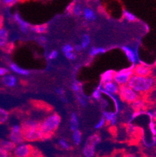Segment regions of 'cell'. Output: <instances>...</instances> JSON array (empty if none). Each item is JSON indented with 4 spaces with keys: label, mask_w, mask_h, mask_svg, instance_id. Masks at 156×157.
<instances>
[{
    "label": "cell",
    "mask_w": 156,
    "mask_h": 157,
    "mask_svg": "<svg viewBox=\"0 0 156 157\" xmlns=\"http://www.w3.org/2000/svg\"><path fill=\"white\" fill-rule=\"evenodd\" d=\"M127 85L138 95H145L154 89L156 85V79L152 75L149 77H141L134 74L129 80Z\"/></svg>",
    "instance_id": "obj_1"
},
{
    "label": "cell",
    "mask_w": 156,
    "mask_h": 157,
    "mask_svg": "<svg viewBox=\"0 0 156 157\" xmlns=\"http://www.w3.org/2000/svg\"><path fill=\"white\" fill-rule=\"evenodd\" d=\"M61 122V117L56 113L50 114L40 122L41 141L49 139L59 128Z\"/></svg>",
    "instance_id": "obj_2"
},
{
    "label": "cell",
    "mask_w": 156,
    "mask_h": 157,
    "mask_svg": "<svg viewBox=\"0 0 156 157\" xmlns=\"http://www.w3.org/2000/svg\"><path fill=\"white\" fill-rule=\"evenodd\" d=\"M21 130L26 142L41 141L40 122L34 119H28L21 124Z\"/></svg>",
    "instance_id": "obj_3"
},
{
    "label": "cell",
    "mask_w": 156,
    "mask_h": 157,
    "mask_svg": "<svg viewBox=\"0 0 156 157\" xmlns=\"http://www.w3.org/2000/svg\"><path fill=\"white\" fill-rule=\"evenodd\" d=\"M101 137L98 134L91 135L88 139L83 148V155L84 157H94L95 155V147L101 142Z\"/></svg>",
    "instance_id": "obj_4"
},
{
    "label": "cell",
    "mask_w": 156,
    "mask_h": 157,
    "mask_svg": "<svg viewBox=\"0 0 156 157\" xmlns=\"http://www.w3.org/2000/svg\"><path fill=\"white\" fill-rule=\"evenodd\" d=\"M135 66H131V67L123 69L121 71L116 72L114 74L113 81L119 86L127 85L129 80L134 75V68Z\"/></svg>",
    "instance_id": "obj_5"
},
{
    "label": "cell",
    "mask_w": 156,
    "mask_h": 157,
    "mask_svg": "<svg viewBox=\"0 0 156 157\" xmlns=\"http://www.w3.org/2000/svg\"><path fill=\"white\" fill-rule=\"evenodd\" d=\"M119 95L120 98L122 99L124 102H127L129 104H131L136 101L141 95H138L136 92L128 85H122L119 87Z\"/></svg>",
    "instance_id": "obj_6"
},
{
    "label": "cell",
    "mask_w": 156,
    "mask_h": 157,
    "mask_svg": "<svg viewBox=\"0 0 156 157\" xmlns=\"http://www.w3.org/2000/svg\"><path fill=\"white\" fill-rule=\"evenodd\" d=\"M34 151V148L28 144H21L16 146L13 150V157H31Z\"/></svg>",
    "instance_id": "obj_7"
},
{
    "label": "cell",
    "mask_w": 156,
    "mask_h": 157,
    "mask_svg": "<svg viewBox=\"0 0 156 157\" xmlns=\"http://www.w3.org/2000/svg\"><path fill=\"white\" fill-rule=\"evenodd\" d=\"M10 140L13 142L16 145H19L23 144L25 140L22 134L21 127L18 124H14L10 128Z\"/></svg>",
    "instance_id": "obj_8"
},
{
    "label": "cell",
    "mask_w": 156,
    "mask_h": 157,
    "mask_svg": "<svg viewBox=\"0 0 156 157\" xmlns=\"http://www.w3.org/2000/svg\"><path fill=\"white\" fill-rule=\"evenodd\" d=\"M134 74L141 77H149L152 75V67L148 64L141 63L136 64L134 68Z\"/></svg>",
    "instance_id": "obj_9"
},
{
    "label": "cell",
    "mask_w": 156,
    "mask_h": 157,
    "mask_svg": "<svg viewBox=\"0 0 156 157\" xmlns=\"http://www.w3.org/2000/svg\"><path fill=\"white\" fill-rule=\"evenodd\" d=\"M122 50L124 51V54L126 55L127 58L128 59L129 62L131 63L133 66H135L136 63H137V51H134L133 50L132 48L131 47L129 46H124L122 47Z\"/></svg>",
    "instance_id": "obj_10"
},
{
    "label": "cell",
    "mask_w": 156,
    "mask_h": 157,
    "mask_svg": "<svg viewBox=\"0 0 156 157\" xmlns=\"http://www.w3.org/2000/svg\"><path fill=\"white\" fill-rule=\"evenodd\" d=\"M13 18L14 21H16V23L19 25L21 31H22L23 33H24V34H27V33L28 32V31L30 30V28H31L30 24H28L27 21H24L18 13H15V14H14L13 16Z\"/></svg>",
    "instance_id": "obj_11"
},
{
    "label": "cell",
    "mask_w": 156,
    "mask_h": 157,
    "mask_svg": "<svg viewBox=\"0 0 156 157\" xmlns=\"http://www.w3.org/2000/svg\"><path fill=\"white\" fill-rule=\"evenodd\" d=\"M131 107H132V109H134V111L146 110L147 102H146L145 98L140 96L139 98H137V100L134 101L133 103H131Z\"/></svg>",
    "instance_id": "obj_12"
},
{
    "label": "cell",
    "mask_w": 156,
    "mask_h": 157,
    "mask_svg": "<svg viewBox=\"0 0 156 157\" xmlns=\"http://www.w3.org/2000/svg\"><path fill=\"white\" fill-rule=\"evenodd\" d=\"M119 85L113 81H110L103 84V90L112 95H116L119 92Z\"/></svg>",
    "instance_id": "obj_13"
},
{
    "label": "cell",
    "mask_w": 156,
    "mask_h": 157,
    "mask_svg": "<svg viewBox=\"0 0 156 157\" xmlns=\"http://www.w3.org/2000/svg\"><path fill=\"white\" fill-rule=\"evenodd\" d=\"M9 32L6 28H2L0 29V48L6 49L9 43Z\"/></svg>",
    "instance_id": "obj_14"
},
{
    "label": "cell",
    "mask_w": 156,
    "mask_h": 157,
    "mask_svg": "<svg viewBox=\"0 0 156 157\" xmlns=\"http://www.w3.org/2000/svg\"><path fill=\"white\" fill-rule=\"evenodd\" d=\"M103 117L105 118V122L110 125H115L117 121L116 113L110 111H103L102 113Z\"/></svg>",
    "instance_id": "obj_15"
},
{
    "label": "cell",
    "mask_w": 156,
    "mask_h": 157,
    "mask_svg": "<svg viewBox=\"0 0 156 157\" xmlns=\"http://www.w3.org/2000/svg\"><path fill=\"white\" fill-rule=\"evenodd\" d=\"M16 146L17 145L13 142H11L10 140H2V141H0V147L2 149H4L6 152H8V153H10L11 152H13Z\"/></svg>",
    "instance_id": "obj_16"
},
{
    "label": "cell",
    "mask_w": 156,
    "mask_h": 157,
    "mask_svg": "<svg viewBox=\"0 0 156 157\" xmlns=\"http://www.w3.org/2000/svg\"><path fill=\"white\" fill-rule=\"evenodd\" d=\"M82 15L84 16V19L87 21L92 22V21H94L96 20V14H95L94 11L91 8H89V7L84 8V10H83Z\"/></svg>",
    "instance_id": "obj_17"
},
{
    "label": "cell",
    "mask_w": 156,
    "mask_h": 157,
    "mask_svg": "<svg viewBox=\"0 0 156 157\" xmlns=\"http://www.w3.org/2000/svg\"><path fill=\"white\" fill-rule=\"evenodd\" d=\"M10 68L11 71L13 72L16 73L17 74H19V75H22V76H28L30 74V71L28 70L23 69L21 67L17 65V64L14 63H11L10 64Z\"/></svg>",
    "instance_id": "obj_18"
},
{
    "label": "cell",
    "mask_w": 156,
    "mask_h": 157,
    "mask_svg": "<svg viewBox=\"0 0 156 157\" xmlns=\"http://www.w3.org/2000/svg\"><path fill=\"white\" fill-rule=\"evenodd\" d=\"M17 78L12 74H7L2 78V83L7 87L13 88L17 85Z\"/></svg>",
    "instance_id": "obj_19"
},
{
    "label": "cell",
    "mask_w": 156,
    "mask_h": 157,
    "mask_svg": "<svg viewBox=\"0 0 156 157\" xmlns=\"http://www.w3.org/2000/svg\"><path fill=\"white\" fill-rule=\"evenodd\" d=\"M115 73V71H112V70H108V71H106L105 72L103 73L101 75V82L100 83L103 85V84L107 83V82H110V81H113Z\"/></svg>",
    "instance_id": "obj_20"
},
{
    "label": "cell",
    "mask_w": 156,
    "mask_h": 157,
    "mask_svg": "<svg viewBox=\"0 0 156 157\" xmlns=\"http://www.w3.org/2000/svg\"><path fill=\"white\" fill-rule=\"evenodd\" d=\"M31 31L33 32L36 33V34H45L48 31V25L47 24H40V25H35L32 26L30 28Z\"/></svg>",
    "instance_id": "obj_21"
},
{
    "label": "cell",
    "mask_w": 156,
    "mask_h": 157,
    "mask_svg": "<svg viewBox=\"0 0 156 157\" xmlns=\"http://www.w3.org/2000/svg\"><path fill=\"white\" fill-rule=\"evenodd\" d=\"M79 128V120L76 113H72L70 117V129L72 131L78 130Z\"/></svg>",
    "instance_id": "obj_22"
},
{
    "label": "cell",
    "mask_w": 156,
    "mask_h": 157,
    "mask_svg": "<svg viewBox=\"0 0 156 157\" xmlns=\"http://www.w3.org/2000/svg\"><path fill=\"white\" fill-rule=\"evenodd\" d=\"M123 17L128 22H136L137 21V18L134 13H132L130 11L127 10H123Z\"/></svg>",
    "instance_id": "obj_23"
},
{
    "label": "cell",
    "mask_w": 156,
    "mask_h": 157,
    "mask_svg": "<svg viewBox=\"0 0 156 157\" xmlns=\"http://www.w3.org/2000/svg\"><path fill=\"white\" fill-rule=\"evenodd\" d=\"M106 52V49L105 48H102V47H92L91 48H90L89 50V55L90 56L94 57L96 56L97 55H99V54H103Z\"/></svg>",
    "instance_id": "obj_24"
},
{
    "label": "cell",
    "mask_w": 156,
    "mask_h": 157,
    "mask_svg": "<svg viewBox=\"0 0 156 157\" xmlns=\"http://www.w3.org/2000/svg\"><path fill=\"white\" fill-rule=\"evenodd\" d=\"M81 140H82V134L81 131L79 130H76L74 131L73 134V141L75 145H80L81 143Z\"/></svg>",
    "instance_id": "obj_25"
},
{
    "label": "cell",
    "mask_w": 156,
    "mask_h": 157,
    "mask_svg": "<svg viewBox=\"0 0 156 157\" xmlns=\"http://www.w3.org/2000/svg\"><path fill=\"white\" fill-rule=\"evenodd\" d=\"M103 85L101 83L99 84L96 89H94V91L92 93V97L97 101H100L102 98L101 95H102V92H101V89H102Z\"/></svg>",
    "instance_id": "obj_26"
},
{
    "label": "cell",
    "mask_w": 156,
    "mask_h": 157,
    "mask_svg": "<svg viewBox=\"0 0 156 157\" xmlns=\"http://www.w3.org/2000/svg\"><path fill=\"white\" fill-rule=\"evenodd\" d=\"M83 9L82 6L80 3H77V2H74V6H73V9H72V14L74 15L77 16V17H80L83 14Z\"/></svg>",
    "instance_id": "obj_27"
},
{
    "label": "cell",
    "mask_w": 156,
    "mask_h": 157,
    "mask_svg": "<svg viewBox=\"0 0 156 157\" xmlns=\"http://www.w3.org/2000/svg\"><path fill=\"white\" fill-rule=\"evenodd\" d=\"M10 117V113L6 109L0 108V124H2L6 122Z\"/></svg>",
    "instance_id": "obj_28"
},
{
    "label": "cell",
    "mask_w": 156,
    "mask_h": 157,
    "mask_svg": "<svg viewBox=\"0 0 156 157\" xmlns=\"http://www.w3.org/2000/svg\"><path fill=\"white\" fill-rule=\"evenodd\" d=\"M90 43H91V38L90 36L87 34H84L82 36V39H81V46H82L83 49H86L89 46Z\"/></svg>",
    "instance_id": "obj_29"
},
{
    "label": "cell",
    "mask_w": 156,
    "mask_h": 157,
    "mask_svg": "<svg viewBox=\"0 0 156 157\" xmlns=\"http://www.w3.org/2000/svg\"><path fill=\"white\" fill-rule=\"evenodd\" d=\"M72 89H73V91L75 92V94H77V93L83 94L82 93V85H81V84L80 83V82H78V81H74V82H73Z\"/></svg>",
    "instance_id": "obj_30"
},
{
    "label": "cell",
    "mask_w": 156,
    "mask_h": 157,
    "mask_svg": "<svg viewBox=\"0 0 156 157\" xmlns=\"http://www.w3.org/2000/svg\"><path fill=\"white\" fill-rule=\"evenodd\" d=\"M76 97H77V99L79 102V104L82 106H87L88 105V102H87V99L84 97V94H81V93H77L76 94Z\"/></svg>",
    "instance_id": "obj_31"
},
{
    "label": "cell",
    "mask_w": 156,
    "mask_h": 157,
    "mask_svg": "<svg viewBox=\"0 0 156 157\" xmlns=\"http://www.w3.org/2000/svg\"><path fill=\"white\" fill-rule=\"evenodd\" d=\"M59 144L60 147L63 149H64V150H70V149H71V145H70V143L67 142L65 138H61V139H59Z\"/></svg>",
    "instance_id": "obj_32"
},
{
    "label": "cell",
    "mask_w": 156,
    "mask_h": 157,
    "mask_svg": "<svg viewBox=\"0 0 156 157\" xmlns=\"http://www.w3.org/2000/svg\"><path fill=\"white\" fill-rule=\"evenodd\" d=\"M149 130L151 132V135L154 137H156V122L154 120H150L149 122Z\"/></svg>",
    "instance_id": "obj_33"
},
{
    "label": "cell",
    "mask_w": 156,
    "mask_h": 157,
    "mask_svg": "<svg viewBox=\"0 0 156 157\" xmlns=\"http://www.w3.org/2000/svg\"><path fill=\"white\" fill-rule=\"evenodd\" d=\"M62 51L63 52V54L68 53V52H72L74 51V46H72L70 44H66V45H64L63 46Z\"/></svg>",
    "instance_id": "obj_34"
},
{
    "label": "cell",
    "mask_w": 156,
    "mask_h": 157,
    "mask_svg": "<svg viewBox=\"0 0 156 157\" xmlns=\"http://www.w3.org/2000/svg\"><path fill=\"white\" fill-rule=\"evenodd\" d=\"M19 0H1V2L7 6H12L15 5Z\"/></svg>",
    "instance_id": "obj_35"
},
{
    "label": "cell",
    "mask_w": 156,
    "mask_h": 157,
    "mask_svg": "<svg viewBox=\"0 0 156 157\" xmlns=\"http://www.w3.org/2000/svg\"><path fill=\"white\" fill-rule=\"evenodd\" d=\"M105 123L106 122H105V118L102 117L100 119V121H98V123H97V124L95 125V127H94V128H95V129H101V128H103V126L105 124Z\"/></svg>",
    "instance_id": "obj_36"
},
{
    "label": "cell",
    "mask_w": 156,
    "mask_h": 157,
    "mask_svg": "<svg viewBox=\"0 0 156 157\" xmlns=\"http://www.w3.org/2000/svg\"><path fill=\"white\" fill-rule=\"evenodd\" d=\"M57 56H58V52L55 50H52L48 54V59H51V60H53V59H56Z\"/></svg>",
    "instance_id": "obj_37"
},
{
    "label": "cell",
    "mask_w": 156,
    "mask_h": 157,
    "mask_svg": "<svg viewBox=\"0 0 156 157\" xmlns=\"http://www.w3.org/2000/svg\"><path fill=\"white\" fill-rule=\"evenodd\" d=\"M64 55H65L66 58L68 59L69 60H75L76 58H77V55H76V53L74 52H68V53H66Z\"/></svg>",
    "instance_id": "obj_38"
},
{
    "label": "cell",
    "mask_w": 156,
    "mask_h": 157,
    "mask_svg": "<svg viewBox=\"0 0 156 157\" xmlns=\"http://www.w3.org/2000/svg\"><path fill=\"white\" fill-rule=\"evenodd\" d=\"M74 2H71V3L69 4V5L67 6V8H66V12H67V13L69 14V15L72 14V9H73V6H74Z\"/></svg>",
    "instance_id": "obj_39"
},
{
    "label": "cell",
    "mask_w": 156,
    "mask_h": 157,
    "mask_svg": "<svg viewBox=\"0 0 156 157\" xmlns=\"http://www.w3.org/2000/svg\"><path fill=\"white\" fill-rule=\"evenodd\" d=\"M55 92H56L57 95H60V96H64L65 95V91L63 88H56L55 89Z\"/></svg>",
    "instance_id": "obj_40"
},
{
    "label": "cell",
    "mask_w": 156,
    "mask_h": 157,
    "mask_svg": "<svg viewBox=\"0 0 156 157\" xmlns=\"http://www.w3.org/2000/svg\"><path fill=\"white\" fill-rule=\"evenodd\" d=\"M9 74V70L5 67H0V76H6Z\"/></svg>",
    "instance_id": "obj_41"
},
{
    "label": "cell",
    "mask_w": 156,
    "mask_h": 157,
    "mask_svg": "<svg viewBox=\"0 0 156 157\" xmlns=\"http://www.w3.org/2000/svg\"><path fill=\"white\" fill-rule=\"evenodd\" d=\"M0 157H9V153L0 147Z\"/></svg>",
    "instance_id": "obj_42"
},
{
    "label": "cell",
    "mask_w": 156,
    "mask_h": 157,
    "mask_svg": "<svg viewBox=\"0 0 156 157\" xmlns=\"http://www.w3.org/2000/svg\"><path fill=\"white\" fill-rule=\"evenodd\" d=\"M38 42L41 44H45L47 42V38L45 36H40L38 38Z\"/></svg>",
    "instance_id": "obj_43"
},
{
    "label": "cell",
    "mask_w": 156,
    "mask_h": 157,
    "mask_svg": "<svg viewBox=\"0 0 156 157\" xmlns=\"http://www.w3.org/2000/svg\"><path fill=\"white\" fill-rule=\"evenodd\" d=\"M74 49L75 51H77V52H81L82 51V46H81V45H76L74 47Z\"/></svg>",
    "instance_id": "obj_44"
},
{
    "label": "cell",
    "mask_w": 156,
    "mask_h": 157,
    "mask_svg": "<svg viewBox=\"0 0 156 157\" xmlns=\"http://www.w3.org/2000/svg\"><path fill=\"white\" fill-rule=\"evenodd\" d=\"M3 22H4V18L2 15H0V29L3 26Z\"/></svg>",
    "instance_id": "obj_45"
},
{
    "label": "cell",
    "mask_w": 156,
    "mask_h": 157,
    "mask_svg": "<svg viewBox=\"0 0 156 157\" xmlns=\"http://www.w3.org/2000/svg\"><path fill=\"white\" fill-rule=\"evenodd\" d=\"M123 157H137L136 155L132 153H127V154H124V156Z\"/></svg>",
    "instance_id": "obj_46"
},
{
    "label": "cell",
    "mask_w": 156,
    "mask_h": 157,
    "mask_svg": "<svg viewBox=\"0 0 156 157\" xmlns=\"http://www.w3.org/2000/svg\"><path fill=\"white\" fill-rule=\"evenodd\" d=\"M152 112V117H153V120H154V121L156 122V109H154V110L151 111Z\"/></svg>",
    "instance_id": "obj_47"
},
{
    "label": "cell",
    "mask_w": 156,
    "mask_h": 157,
    "mask_svg": "<svg viewBox=\"0 0 156 157\" xmlns=\"http://www.w3.org/2000/svg\"><path fill=\"white\" fill-rule=\"evenodd\" d=\"M61 100H62L63 102H65V103H66V102H68V100H67V98H65V97H64V96H61Z\"/></svg>",
    "instance_id": "obj_48"
},
{
    "label": "cell",
    "mask_w": 156,
    "mask_h": 157,
    "mask_svg": "<svg viewBox=\"0 0 156 157\" xmlns=\"http://www.w3.org/2000/svg\"><path fill=\"white\" fill-rule=\"evenodd\" d=\"M151 157H156V156H151Z\"/></svg>",
    "instance_id": "obj_49"
},
{
    "label": "cell",
    "mask_w": 156,
    "mask_h": 157,
    "mask_svg": "<svg viewBox=\"0 0 156 157\" xmlns=\"http://www.w3.org/2000/svg\"><path fill=\"white\" fill-rule=\"evenodd\" d=\"M77 1H79V0H77Z\"/></svg>",
    "instance_id": "obj_50"
}]
</instances>
